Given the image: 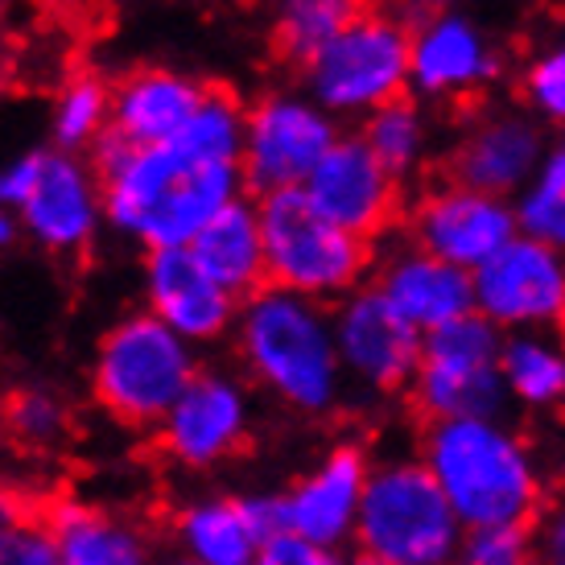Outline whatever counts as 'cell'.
I'll use <instances>...</instances> for the list:
<instances>
[{"label":"cell","mask_w":565,"mask_h":565,"mask_svg":"<svg viewBox=\"0 0 565 565\" xmlns=\"http://www.w3.org/2000/svg\"><path fill=\"white\" fill-rule=\"evenodd\" d=\"M104 190V220L145 252L190 248L223 206L248 194L244 166L190 141L137 149L104 132L92 153Z\"/></svg>","instance_id":"1"},{"label":"cell","mask_w":565,"mask_h":565,"mask_svg":"<svg viewBox=\"0 0 565 565\" xmlns=\"http://www.w3.org/2000/svg\"><path fill=\"white\" fill-rule=\"evenodd\" d=\"M425 471L438 479L467 533L536 529L550 503L529 450L495 422L425 425Z\"/></svg>","instance_id":"2"},{"label":"cell","mask_w":565,"mask_h":565,"mask_svg":"<svg viewBox=\"0 0 565 565\" xmlns=\"http://www.w3.org/2000/svg\"><path fill=\"white\" fill-rule=\"evenodd\" d=\"M236 339L252 376L273 388L285 405L301 413H327L339 401L343 360L322 301L265 285L256 298L239 306Z\"/></svg>","instance_id":"3"},{"label":"cell","mask_w":565,"mask_h":565,"mask_svg":"<svg viewBox=\"0 0 565 565\" xmlns=\"http://www.w3.org/2000/svg\"><path fill=\"white\" fill-rule=\"evenodd\" d=\"M199 376L194 343L149 310L120 318L99 339L92 367L95 401L128 429H158Z\"/></svg>","instance_id":"4"},{"label":"cell","mask_w":565,"mask_h":565,"mask_svg":"<svg viewBox=\"0 0 565 565\" xmlns=\"http://www.w3.org/2000/svg\"><path fill=\"white\" fill-rule=\"evenodd\" d=\"M360 553L384 565H458L462 520L425 462H393L367 479L360 508Z\"/></svg>","instance_id":"5"},{"label":"cell","mask_w":565,"mask_h":565,"mask_svg":"<svg viewBox=\"0 0 565 565\" xmlns=\"http://www.w3.org/2000/svg\"><path fill=\"white\" fill-rule=\"evenodd\" d=\"M265 232L268 285L298 298L322 301L351 294L372 265V244L351 236L318 211L306 190H281L256 199Z\"/></svg>","instance_id":"6"},{"label":"cell","mask_w":565,"mask_h":565,"mask_svg":"<svg viewBox=\"0 0 565 565\" xmlns=\"http://www.w3.org/2000/svg\"><path fill=\"white\" fill-rule=\"evenodd\" d=\"M413 30L388 13H367L306 66V87L322 111H380L405 99Z\"/></svg>","instance_id":"7"},{"label":"cell","mask_w":565,"mask_h":565,"mask_svg":"<svg viewBox=\"0 0 565 565\" xmlns=\"http://www.w3.org/2000/svg\"><path fill=\"white\" fill-rule=\"evenodd\" d=\"M339 141L330 111L294 92H273L248 108L244 132V182L252 199L301 190Z\"/></svg>","instance_id":"8"},{"label":"cell","mask_w":565,"mask_h":565,"mask_svg":"<svg viewBox=\"0 0 565 565\" xmlns=\"http://www.w3.org/2000/svg\"><path fill=\"white\" fill-rule=\"evenodd\" d=\"M301 190L334 227H343L367 244L393 232L396 220L405 215L401 211V178H393L380 166L363 137H339Z\"/></svg>","instance_id":"9"},{"label":"cell","mask_w":565,"mask_h":565,"mask_svg":"<svg viewBox=\"0 0 565 565\" xmlns=\"http://www.w3.org/2000/svg\"><path fill=\"white\" fill-rule=\"evenodd\" d=\"M413 248L455 268H479L512 244V215L500 199L438 178L408 211Z\"/></svg>","instance_id":"10"},{"label":"cell","mask_w":565,"mask_h":565,"mask_svg":"<svg viewBox=\"0 0 565 565\" xmlns=\"http://www.w3.org/2000/svg\"><path fill=\"white\" fill-rule=\"evenodd\" d=\"M21 232L54 256H79L104 220V190L92 158L42 149V170L30 199L17 211Z\"/></svg>","instance_id":"11"},{"label":"cell","mask_w":565,"mask_h":565,"mask_svg":"<svg viewBox=\"0 0 565 565\" xmlns=\"http://www.w3.org/2000/svg\"><path fill=\"white\" fill-rule=\"evenodd\" d=\"M330 322H334V343H339L343 372H351L355 380L372 384L380 393L413 384L417 367H422L425 339L422 330L408 327L405 318L396 315L376 285L347 294V301L334 310Z\"/></svg>","instance_id":"12"},{"label":"cell","mask_w":565,"mask_h":565,"mask_svg":"<svg viewBox=\"0 0 565 565\" xmlns=\"http://www.w3.org/2000/svg\"><path fill=\"white\" fill-rule=\"evenodd\" d=\"M475 306L508 327H565V252L512 239L475 273Z\"/></svg>","instance_id":"13"},{"label":"cell","mask_w":565,"mask_h":565,"mask_svg":"<svg viewBox=\"0 0 565 565\" xmlns=\"http://www.w3.org/2000/svg\"><path fill=\"white\" fill-rule=\"evenodd\" d=\"M145 301L186 343H211L236 327L239 301L223 289L190 248L145 252Z\"/></svg>","instance_id":"14"},{"label":"cell","mask_w":565,"mask_h":565,"mask_svg":"<svg viewBox=\"0 0 565 565\" xmlns=\"http://www.w3.org/2000/svg\"><path fill=\"white\" fill-rule=\"evenodd\" d=\"M367 479H372V467L360 446H334L318 471H310L301 483L277 495L281 533L301 536L318 550L339 545L360 524Z\"/></svg>","instance_id":"15"},{"label":"cell","mask_w":565,"mask_h":565,"mask_svg":"<svg viewBox=\"0 0 565 565\" xmlns=\"http://www.w3.org/2000/svg\"><path fill=\"white\" fill-rule=\"evenodd\" d=\"M166 455L186 467H215L244 450L248 438V401L236 380L220 372H199L170 417L158 425Z\"/></svg>","instance_id":"16"},{"label":"cell","mask_w":565,"mask_h":565,"mask_svg":"<svg viewBox=\"0 0 565 565\" xmlns=\"http://www.w3.org/2000/svg\"><path fill=\"white\" fill-rule=\"evenodd\" d=\"M211 83H199L182 71L145 66L120 83H111V125L108 132L137 149L178 141L194 111L203 108Z\"/></svg>","instance_id":"17"},{"label":"cell","mask_w":565,"mask_h":565,"mask_svg":"<svg viewBox=\"0 0 565 565\" xmlns=\"http://www.w3.org/2000/svg\"><path fill=\"white\" fill-rule=\"evenodd\" d=\"M281 536L277 500H203L178 516L182 553L199 565H256Z\"/></svg>","instance_id":"18"},{"label":"cell","mask_w":565,"mask_h":565,"mask_svg":"<svg viewBox=\"0 0 565 565\" xmlns=\"http://www.w3.org/2000/svg\"><path fill=\"white\" fill-rule=\"evenodd\" d=\"M376 289L422 334H434L455 318L475 315V277H467V268L446 265L422 248L393 256L380 273Z\"/></svg>","instance_id":"19"},{"label":"cell","mask_w":565,"mask_h":565,"mask_svg":"<svg viewBox=\"0 0 565 565\" xmlns=\"http://www.w3.org/2000/svg\"><path fill=\"white\" fill-rule=\"evenodd\" d=\"M199 256V265L244 306L268 285V260H265V232H260V206L252 194L223 206L215 220L206 223L199 239L190 244Z\"/></svg>","instance_id":"20"},{"label":"cell","mask_w":565,"mask_h":565,"mask_svg":"<svg viewBox=\"0 0 565 565\" xmlns=\"http://www.w3.org/2000/svg\"><path fill=\"white\" fill-rule=\"evenodd\" d=\"M533 161L536 128L516 120V116H500V120H483L475 132L458 141V149L441 166V178L495 199V194L516 186L520 178L533 170Z\"/></svg>","instance_id":"21"},{"label":"cell","mask_w":565,"mask_h":565,"mask_svg":"<svg viewBox=\"0 0 565 565\" xmlns=\"http://www.w3.org/2000/svg\"><path fill=\"white\" fill-rule=\"evenodd\" d=\"M42 512L63 565H153L145 536L128 520L75 500H58Z\"/></svg>","instance_id":"22"},{"label":"cell","mask_w":565,"mask_h":565,"mask_svg":"<svg viewBox=\"0 0 565 565\" xmlns=\"http://www.w3.org/2000/svg\"><path fill=\"white\" fill-rule=\"evenodd\" d=\"M508 384L500 367H441L425 363L408 384V405L422 425L491 422L503 408Z\"/></svg>","instance_id":"23"},{"label":"cell","mask_w":565,"mask_h":565,"mask_svg":"<svg viewBox=\"0 0 565 565\" xmlns=\"http://www.w3.org/2000/svg\"><path fill=\"white\" fill-rule=\"evenodd\" d=\"M413 75L425 92H462L487 75V54L467 21L438 17L413 25Z\"/></svg>","instance_id":"24"},{"label":"cell","mask_w":565,"mask_h":565,"mask_svg":"<svg viewBox=\"0 0 565 565\" xmlns=\"http://www.w3.org/2000/svg\"><path fill=\"white\" fill-rule=\"evenodd\" d=\"M367 13H376L372 0H277L273 42L281 63L306 75V66Z\"/></svg>","instance_id":"25"},{"label":"cell","mask_w":565,"mask_h":565,"mask_svg":"<svg viewBox=\"0 0 565 565\" xmlns=\"http://www.w3.org/2000/svg\"><path fill=\"white\" fill-rule=\"evenodd\" d=\"M108 125H111V87L92 79V75H83V79L66 83V92L58 95L54 116H50V137H54V149L87 158L95 145H99V137L108 132Z\"/></svg>","instance_id":"26"},{"label":"cell","mask_w":565,"mask_h":565,"mask_svg":"<svg viewBox=\"0 0 565 565\" xmlns=\"http://www.w3.org/2000/svg\"><path fill=\"white\" fill-rule=\"evenodd\" d=\"M500 372L508 393L529 405H557L565 401V355L536 339H516L503 347Z\"/></svg>","instance_id":"27"},{"label":"cell","mask_w":565,"mask_h":565,"mask_svg":"<svg viewBox=\"0 0 565 565\" xmlns=\"http://www.w3.org/2000/svg\"><path fill=\"white\" fill-rule=\"evenodd\" d=\"M500 334L491 327V318L467 315L425 334V363H441V367H500Z\"/></svg>","instance_id":"28"},{"label":"cell","mask_w":565,"mask_h":565,"mask_svg":"<svg viewBox=\"0 0 565 565\" xmlns=\"http://www.w3.org/2000/svg\"><path fill=\"white\" fill-rule=\"evenodd\" d=\"M360 137L376 153L380 166L393 178H401L417 161V153H422V116H417V108L408 99H396V104H384L380 111L367 116Z\"/></svg>","instance_id":"29"},{"label":"cell","mask_w":565,"mask_h":565,"mask_svg":"<svg viewBox=\"0 0 565 565\" xmlns=\"http://www.w3.org/2000/svg\"><path fill=\"white\" fill-rule=\"evenodd\" d=\"M66 425H71L66 405L46 388H21L4 401V429L25 450H38V455L54 450L66 438Z\"/></svg>","instance_id":"30"},{"label":"cell","mask_w":565,"mask_h":565,"mask_svg":"<svg viewBox=\"0 0 565 565\" xmlns=\"http://www.w3.org/2000/svg\"><path fill=\"white\" fill-rule=\"evenodd\" d=\"M0 565H63L46 512L17 508L13 516L0 524Z\"/></svg>","instance_id":"31"},{"label":"cell","mask_w":565,"mask_h":565,"mask_svg":"<svg viewBox=\"0 0 565 565\" xmlns=\"http://www.w3.org/2000/svg\"><path fill=\"white\" fill-rule=\"evenodd\" d=\"M458 565H536V529H479V533H467Z\"/></svg>","instance_id":"32"},{"label":"cell","mask_w":565,"mask_h":565,"mask_svg":"<svg viewBox=\"0 0 565 565\" xmlns=\"http://www.w3.org/2000/svg\"><path fill=\"white\" fill-rule=\"evenodd\" d=\"M520 223L529 239L550 244V248L565 252V182L545 170V178L533 186V194L520 203Z\"/></svg>","instance_id":"33"},{"label":"cell","mask_w":565,"mask_h":565,"mask_svg":"<svg viewBox=\"0 0 565 565\" xmlns=\"http://www.w3.org/2000/svg\"><path fill=\"white\" fill-rule=\"evenodd\" d=\"M38 170H42V149H30V153L0 166V206L4 211H13V215L21 211V203L30 199L33 182H38Z\"/></svg>","instance_id":"34"},{"label":"cell","mask_w":565,"mask_h":565,"mask_svg":"<svg viewBox=\"0 0 565 565\" xmlns=\"http://www.w3.org/2000/svg\"><path fill=\"white\" fill-rule=\"evenodd\" d=\"M529 95L536 108H545L550 116H565V50H557L553 58L533 66L529 75Z\"/></svg>","instance_id":"35"},{"label":"cell","mask_w":565,"mask_h":565,"mask_svg":"<svg viewBox=\"0 0 565 565\" xmlns=\"http://www.w3.org/2000/svg\"><path fill=\"white\" fill-rule=\"evenodd\" d=\"M260 562L265 565H343L330 550H318V545L301 541V536H289V533L273 536L265 545V553H260Z\"/></svg>","instance_id":"36"},{"label":"cell","mask_w":565,"mask_h":565,"mask_svg":"<svg viewBox=\"0 0 565 565\" xmlns=\"http://www.w3.org/2000/svg\"><path fill=\"white\" fill-rule=\"evenodd\" d=\"M536 565H565V495L536 520Z\"/></svg>","instance_id":"37"},{"label":"cell","mask_w":565,"mask_h":565,"mask_svg":"<svg viewBox=\"0 0 565 565\" xmlns=\"http://www.w3.org/2000/svg\"><path fill=\"white\" fill-rule=\"evenodd\" d=\"M17 232H21V223H17V215H13V211H4V206H0V252H4L9 244H13Z\"/></svg>","instance_id":"38"},{"label":"cell","mask_w":565,"mask_h":565,"mask_svg":"<svg viewBox=\"0 0 565 565\" xmlns=\"http://www.w3.org/2000/svg\"><path fill=\"white\" fill-rule=\"evenodd\" d=\"M17 508H21V503H17V500H9V491H0V524H4V520L13 516Z\"/></svg>","instance_id":"39"},{"label":"cell","mask_w":565,"mask_h":565,"mask_svg":"<svg viewBox=\"0 0 565 565\" xmlns=\"http://www.w3.org/2000/svg\"><path fill=\"white\" fill-rule=\"evenodd\" d=\"M550 173H553V178H562V182H565V149H562V153H557V158L550 161Z\"/></svg>","instance_id":"40"},{"label":"cell","mask_w":565,"mask_h":565,"mask_svg":"<svg viewBox=\"0 0 565 565\" xmlns=\"http://www.w3.org/2000/svg\"><path fill=\"white\" fill-rule=\"evenodd\" d=\"M153 565H199V562H190L186 553H178V557H166V562H153Z\"/></svg>","instance_id":"41"},{"label":"cell","mask_w":565,"mask_h":565,"mask_svg":"<svg viewBox=\"0 0 565 565\" xmlns=\"http://www.w3.org/2000/svg\"><path fill=\"white\" fill-rule=\"evenodd\" d=\"M351 565H384V562H376V557H367V553H360V557H355Z\"/></svg>","instance_id":"42"}]
</instances>
